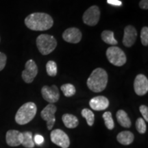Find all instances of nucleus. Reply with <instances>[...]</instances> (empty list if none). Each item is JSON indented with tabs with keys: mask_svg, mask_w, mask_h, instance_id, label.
<instances>
[{
	"mask_svg": "<svg viewBox=\"0 0 148 148\" xmlns=\"http://www.w3.org/2000/svg\"><path fill=\"white\" fill-rule=\"evenodd\" d=\"M60 89L63 92L64 96L67 97L73 96L75 94V92H76L75 86L71 84H64L62 85Z\"/></svg>",
	"mask_w": 148,
	"mask_h": 148,
	"instance_id": "4be33fe9",
	"label": "nucleus"
},
{
	"mask_svg": "<svg viewBox=\"0 0 148 148\" xmlns=\"http://www.w3.org/2000/svg\"><path fill=\"white\" fill-rule=\"evenodd\" d=\"M107 2L109 4L115 5V6H120L122 4L121 1L119 0H107Z\"/></svg>",
	"mask_w": 148,
	"mask_h": 148,
	"instance_id": "7c9ffc66",
	"label": "nucleus"
},
{
	"mask_svg": "<svg viewBox=\"0 0 148 148\" xmlns=\"http://www.w3.org/2000/svg\"><path fill=\"white\" fill-rule=\"evenodd\" d=\"M62 120L67 128H75L79 124V121L77 116L71 114H64L62 116Z\"/></svg>",
	"mask_w": 148,
	"mask_h": 148,
	"instance_id": "a211bd4d",
	"label": "nucleus"
},
{
	"mask_svg": "<svg viewBox=\"0 0 148 148\" xmlns=\"http://www.w3.org/2000/svg\"><path fill=\"white\" fill-rule=\"evenodd\" d=\"M37 107L34 102H27L18 108L15 115V121L18 125H25L36 116Z\"/></svg>",
	"mask_w": 148,
	"mask_h": 148,
	"instance_id": "7ed1b4c3",
	"label": "nucleus"
},
{
	"mask_svg": "<svg viewBox=\"0 0 148 148\" xmlns=\"http://www.w3.org/2000/svg\"><path fill=\"white\" fill-rule=\"evenodd\" d=\"M7 61V56L5 53L0 52V71L4 69Z\"/></svg>",
	"mask_w": 148,
	"mask_h": 148,
	"instance_id": "cd10ccee",
	"label": "nucleus"
},
{
	"mask_svg": "<svg viewBox=\"0 0 148 148\" xmlns=\"http://www.w3.org/2000/svg\"><path fill=\"white\" fill-rule=\"evenodd\" d=\"M139 110L141 113L142 115L143 116V119L145 120V121H148V108L147 106L145 105H141L139 107Z\"/></svg>",
	"mask_w": 148,
	"mask_h": 148,
	"instance_id": "bb28decb",
	"label": "nucleus"
},
{
	"mask_svg": "<svg viewBox=\"0 0 148 148\" xmlns=\"http://www.w3.org/2000/svg\"><path fill=\"white\" fill-rule=\"evenodd\" d=\"M23 139L21 145L24 147L26 148H33L34 147L35 143L32 138V133L29 131L23 132Z\"/></svg>",
	"mask_w": 148,
	"mask_h": 148,
	"instance_id": "aec40b11",
	"label": "nucleus"
},
{
	"mask_svg": "<svg viewBox=\"0 0 148 148\" xmlns=\"http://www.w3.org/2000/svg\"><path fill=\"white\" fill-rule=\"evenodd\" d=\"M38 74V66L33 60H27L25 63V69L22 71V78L25 83H32Z\"/></svg>",
	"mask_w": 148,
	"mask_h": 148,
	"instance_id": "6e6552de",
	"label": "nucleus"
},
{
	"mask_svg": "<svg viewBox=\"0 0 148 148\" xmlns=\"http://www.w3.org/2000/svg\"><path fill=\"white\" fill-rule=\"evenodd\" d=\"M137 37V31L132 25H127L124 29V35L123 38V43L125 47H130L136 42Z\"/></svg>",
	"mask_w": 148,
	"mask_h": 148,
	"instance_id": "4468645a",
	"label": "nucleus"
},
{
	"mask_svg": "<svg viewBox=\"0 0 148 148\" xmlns=\"http://www.w3.org/2000/svg\"><path fill=\"white\" fill-rule=\"evenodd\" d=\"M103 119L104 120V123L106 127L108 130H112L114 127V123L113 119H112V113L109 111H107V112H105L103 114Z\"/></svg>",
	"mask_w": 148,
	"mask_h": 148,
	"instance_id": "b1692460",
	"label": "nucleus"
},
{
	"mask_svg": "<svg viewBox=\"0 0 148 148\" xmlns=\"http://www.w3.org/2000/svg\"><path fill=\"white\" fill-rule=\"evenodd\" d=\"M106 53L109 62L114 66H121L125 64L127 61L126 56L123 51L116 46L108 47Z\"/></svg>",
	"mask_w": 148,
	"mask_h": 148,
	"instance_id": "39448f33",
	"label": "nucleus"
},
{
	"mask_svg": "<svg viewBox=\"0 0 148 148\" xmlns=\"http://www.w3.org/2000/svg\"><path fill=\"white\" fill-rule=\"evenodd\" d=\"M140 39L141 42L144 46L148 45V27H143L140 32Z\"/></svg>",
	"mask_w": 148,
	"mask_h": 148,
	"instance_id": "a878e982",
	"label": "nucleus"
},
{
	"mask_svg": "<svg viewBox=\"0 0 148 148\" xmlns=\"http://www.w3.org/2000/svg\"><path fill=\"white\" fill-rule=\"evenodd\" d=\"M50 139L52 143L62 148H68L70 145L69 136L60 129H56L51 131Z\"/></svg>",
	"mask_w": 148,
	"mask_h": 148,
	"instance_id": "0eeeda50",
	"label": "nucleus"
},
{
	"mask_svg": "<svg viewBox=\"0 0 148 148\" xmlns=\"http://www.w3.org/2000/svg\"><path fill=\"white\" fill-rule=\"evenodd\" d=\"M134 135L132 132L130 131H123L121 132L116 136V140L123 145H129L134 141Z\"/></svg>",
	"mask_w": 148,
	"mask_h": 148,
	"instance_id": "dca6fc26",
	"label": "nucleus"
},
{
	"mask_svg": "<svg viewBox=\"0 0 148 148\" xmlns=\"http://www.w3.org/2000/svg\"><path fill=\"white\" fill-rule=\"evenodd\" d=\"M41 94L43 99L50 103L57 102L60 98V92L56 85L51 86H44L41 89Z\"/></svg>",
	"mask_w": 148,
	"mask_h": 148,
	"instance_id": "9d476101",
	"label": "nucleus"
},
{
	"mask_svg": "<svg viewBox=\"0 0 148 148\" xmlns=\"http://www.w3.org/2000/svg\"><path fill=\"white\" fill-rule=\"evenodd\" d=\"M100 18V10L97 5H92L83 14V22L90 26H94L98 23Z\"/></svg>",
	"mask_w": 148,
	"mask_h": 148,
	"instance_id": "423d86ee",
	"label": "nucleus"
},
{
	"mask_svg": "<svg viewBox=\"0 0 148 148\" xmlns=\"http://www.w3.org/2000/svg\"><path fill=\"white\" fill-rule=\"evenodd\" d=\"M57 110L56 106L53 103H49L42 109L40 112V116L47 122V127L49 130H51L56 122L55 113Z\"/></svg>",
	"mask_w": 148,
	"mask_h": 148,
	"instance_id": "1a4fd4ad",
	"label": "nucleus"
},
{
	"mask_svg": "<svg viewBox=\"0 0 148 148\" xmlns=\"http://www.w3.org/2000/svg\"><path fill=\"white\" fill-rule=\"evenodd\" d=\"M136 128L140 134H145L147 130L145 121L143 118H138L136 121Z\"/></svg>",
	"mask_w": 148,
	"mask_h": 148,
	"instance_id": "393cba45",
	"label": "nucleus"
},
{
	"mask_svg": "<svg viewBox=\"0 0 148 148\" xmlns=\"http://www.w3.org/2000/svg\"><path fill=\"white\" fill-rule=\"evenodd\" d=\"M82 116L86 120L87 124L89 126H92L95 122V114L90 109L84 108L81 112Z\"/></svg>",
	"mask_w": 148,
	"mask_h": 148,
	"instance_id": "412c9836",
	"label": "nucleus"
},
{
	"mask_svg": "<svg viewBox=\"0 0 148 148\" xmlns=\"http://www.w3.org/2000/svg\"><path fill=\"white\" fill-rule=\"evenodd\" d=\"M62 38L66 42L70 43H78L82 39V33L76 27H69L63 32Z\"/></svg>",
	"mask_w": 148,
	"mask_h": 148,
	"instance_id": "ddd939ff",
	"label": "nucleus"
},
{
	"mask_svg": "<svg viewBox=\"0 0 148 148\" xmlns=\"http://www.w3.org/2000/svg\"><path fill=\"white\" fill-rule=\"evenodd\" d=\"M24 22L29 29L34 31L47 30L53 25L52 17L44 12H34L29 14Z\"/></svg>",
	"mask_w": 148,
	"mask_h": 148,
	"instance_id": "f257e3e1",
	"label": "nucleus"
},
{
	"mask_svg": "<svg viewBox=\"0 0 148 148\" xmlns=\"http://www.w3.org/2000/svg\"><path fill=\"white\" fill-rule=\"evenodd\" d=\"M134 89L137 95H145L148 91V79L143 74H138L135 77Z\"/></svg>",
	"mask_w": 148,
	"mask_h": 148,
	"instance_id": "9b49d317",
	"label": "nucleus"
},
{
	"mask_svg": "<svg viewBox=\"0 0 148 148\" xmlns=\"http://www.w3.org/2000/svg\"><path fill=\"white\" fill-rule=\"evenodd\" d=\"M36 45L38 51L42 55H47L52 52L57 46V40L53 36L40 34L36 38Z\"/></svg>",
	"mask_w": 148,
	"mask_h": 148,
	"instance_id": "20e7f679",
	"label": "nucleus"
},
{
	"mask_svg": "<svg viewBox=\"0 0 148 148\" xmlns=\"http://www.w3.org/2000/svg\"><path fill=\"white\" fill-rule=\"evenodd\" d=\"M116 117L117 119L118 123L121 125L122 127L129 128L132 125V122L126 112L123 110H119L116 112Z\"/></svg>",
	"mask_w": 148,
	"mask_h": 148,
	"instance_id": "f3484780",
	"label": "nucleus"
},
{
	"mask_svg": "<svg viewBox=\"0 0 148 148\" xmlns=\"http://www.w3.org/2000/svg\"><path fill=\"white\" fill-rule=\"evenodd\" d=\"M101 39L106 43L111 45H117L118 42L114 37V32L110 30H104L103 31L101 34Z\"/></svg>",
	"mask_w": 148,
	"mask_h": 148,
	"instance_id": "6ab92c4d",
	"label": "nucleus"
},
{
	"mask_svg": "<svg viewBox=\"0 0 148 148\" xmlns=\"http://www.w3.org/2000/svg\"><path fill=\"white\" fill-rule=\"evenodd\" d=\"M23 139V132H19L16 130H10L7 131L6 134H5L6 143L10 147H17L21 145Z\"/></svg>",
	"mask_w": 148,
	"mask_h": 148,
	"instance_id": "f8f14e48",
	"label": "nucleus"
},
{
	"mask_svg": "<svg viewBox=\"0 0 148 148\" xmlns=\"http://www.w3.org/2000/svg\"><path fill=\"white\" fill-rule=\"evenodd\" d=\"M89 89L92 92H99L105 89L108 84V74L102 68H97L90 73L86 82Z\"/></svg>",
	"mask_w": 148,
	"mask_h": 148,
	"instance_id": "f03ea898",
	"label": "nucleus"
},
{
	"mask_svg": "<svg viewBox=\"0 0 148 148\" xmlns=\"http://www.w3.org/2000/svg\"><path fill=\"white\" fill-rule=\"evenodd\" d=\"M46 71L49 76L54 77L56 75L58 72V68H57V64L54 61L49 60L46 64Z\"/></svg>",
	"mask_w": 148,
	"mask_h": 148,
	"instance_id": "5701e85b",
	"label": "nucleus"
},
{
	"mask_svg": "<svg viewBox=\"0 0 148 148\" xmlns=\"http://www.w3.org/2000/svg\"><path fill=\"white\" fill-rule=\"evenodd\" d=\"M34 143L36 144V145H40L44 142V138L42 137V136H41V135L36 134L34 136Z\"/></svg>",
	"mask_w": 148,
	"mask_h": 148,
	"instance_id": "c85d7f7f",
	"label": "nucleus"
},
{
	"mask_svg": "<svg viewBox=\"0 0 148 148\" xmlns=\"http://www.w3.org/2000/svg\"><path fill=\"white\" fill-rule=\"evenodd\" d=\"M139 7L143 10L148 9V0H141L139 2Z\"/></svg>",
	"mask_w": 148,
	"mask_h": 148,
	"instance_id": "c756f323",
	"label": "nucleus"
},
{
	"mask_svg": "<svg viewBox=\"0 0 148 148\" xmlns=\"http://www.w3.org/2000/svg\"><path fill=\"white\" fill-rule=\"evenodd\" d=\"M0 41H1V38H0Z\"/></svg>",
	"mask_w": 148,
	"mask_h": 148,
	"instance_id": "2f4dec72",
	"label": "nucleus"
},
{
	"mask_svg": "<svg viewBox=\"0 0 148 148\" xmlns=\"http://www.w3.org/2000/svg\"><path fill=\"white\" fill-rule=\"evenodd\" d=\"M89 106L94 110H104L109 106V100L104 96H96L90 99Z\"/></svg>",
	"mask_w": 148,
	"mask_h": 148,
	"instance_id": "2eb2a0df",
	"label": "nucleus"
}]
</instances>
